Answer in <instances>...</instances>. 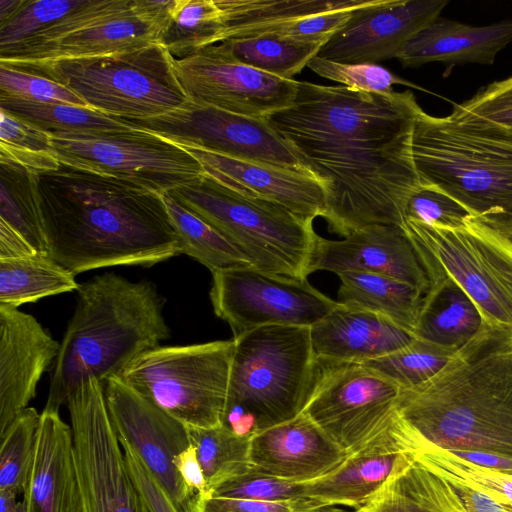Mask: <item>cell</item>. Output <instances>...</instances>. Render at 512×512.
<instances>
[{"mask_svg": "<svg viewBox=\"0 0 512 512\" xmlns=\"http://www.w3.org/2000/svg\"><path fill=\"white\" fill-rule=\"evenodd\" d=\"M422 108L409 91L367 92L298 81L293 102L266 120L325 193L323 218L345 237L405 223L421 187L412 157Z\"/></svg>", "mask_w": 512, "mask_h": 512, "instance_id": "1", "label": "cell"}, {"mask_svg": "<svg viewBox=\"0 0 512 512\" xmlns=\"http://www.w3.org/2000/svg\"><path fill=\"white\" fill-rule=\"evenodd\" d=\"M36 194L47 255L74 275L180 254L160 193L60 162L36 175Z\"/></svg>", "mask_w": 512, "mask_h": 512, "instance_id": "2", "label": "cell"}, {"mask_svg": "<svg viewBox=\"0 0 512 512\" xmlns=\"http://www.w3.org/2000/svg\"><path fill=\"white\" fill-rule=\"evenodd\" d=\"M398 411L434 446L512 459V328L485 323Z\"/></svg>", "mask_w": 512, "mask_h": 512, "instance_id": "3", "label": "cell"}, {"mask_svg": "<svg viewBox=\"0 0 512 512\" xmlns=\"http://www.w3.org/2000/svg\"><path fill=\"white\" fill-rule=\"evenodd\" d=\"M74 313L54 361L43 410L59 412L91 378L104 382L170 337L154 283L105 272L79 284Z\"/></svg>", "mask_w": 512, "mask_h": 512, "instance_id": "4", "label": "cell"}, {"mask_svg": "<svg viewBox=\"0 0 512 512\" xmlns=\"http://www.w3.org/2000/svg\"><path fill=\"white\" fill-rule=\"evenodd\" d=\"M412 157L421 185L435 187L471 216L512 239V127L453 109L418 112Z\"/></svg>", "mask_w": 512, "mask_h": 512, "instance_id": "5", "label": "cell"}, {"mask_svg": "<svg viewBox=\"0 0 512 512\" xmlns=\"http://www.w3.org/2000/svg\"><path fill=\"white\" fill-rule=\"evenodd\" d=\"M167 193L239 248L254 268L294 277L310 274L319 238L313 221L235 191L206 172Z\"/></svg>", "mask_w": 512, "mask_h": 512, "instance_id": "6", "label": "cell"}, {"mask_svg": "<svg viewBox=\"0 0 512 512\" xmlns=\"http://www.w3.org/2000/svg\"><path fill=\"white\" fill-rule=\"evenodd\" d=\"M319 373L304 409L349 456L418 454L424 439L398 411L402 389L360 363L318 359Z\"/></svg>", "mask_w": 512, "mask_h": 512, "instance_id": "7", "label": "cell"}, {"mask_svg": "<svg viewBox=\"0 0 512 512\" xmlns=\"http://www.w3.org/2000/svg\"><path fill=\"white\" fill-rule=\"evenodd\" d=\"M173 61L167 49L155 42L108 56L6 66L63 85L90 109L139 120L170 112L188 100Z\"/></svg>", "mask_w": 512, "mask_h": 512, "instance_id": "8", "label": "cell"}, {"mask_svg": "<svg viewBox=\"0 0 512 512\" xmlns=\"http://www.w3.org/2000/svg\"><path fill=\"white\" fill-rule=\"evenodd\" d=\"M233 339L226 409L251 414L255 432L301 414L319 373L310 327L263 326Z\"/></svg>", "mask_w": 512, "mask_h": 512, "instance_id": "9", "label": "cell"}, {"mask_svg": "<svg viewBox=\"0 0 512 512\" xmlns=\"http://www.w3.org/2000/svg\"><path fill=\"white\" fill-rule=\"evenodd\" d=\"M234 339L158 346L118 375L128 386L189 427L224 424Z\"/></svg>", "mask_w": 512, "mask_h": 512, "instance_id": "10", "label": "cell"}, {"mask_svg": "<svg viewBox=\"0 0 512 512\" xmlns=\"http://www.w3.org/2000/svg\"><path fill=\"white\" fill-rule=\"evenodd\" d=\"M405 230L424 262L452 278L486 323L512 328V239L470 218L458 228L406 220Z\"/></svg>", "mask_w": 512, "mask_h": 512, "instance_id": "11", "label": "cell"}, {"mask_svg": "<svg viewBox=\"0 0 512 512\" xmlns=\"http://www.w3.org/2000/svg\"><path fill=\"white\" fill-rule=\"evenodd\" d=\"M59 162L123 179L160 194L188 185L205 174L183 146L149 131L95 136L50 135Z\"/></svg>", "mask_w": 512, "mask_h": 512, "instance_id": "12", "label": "cell"}, {"mask_svg": "<svg viewBox=\"0 0 512 512\" xmlns=\"http://www.w3.org/2000/svg\"><path fill=\"white\" fill-rule=\"evenodd\" d=\"M84 512H152L111 423L104 384L91 378L67 399Z\"/></svg>", "mask_w": 512, "mask_h": 512, "instance_id": "13", "label": "cell"}, {"mask_svg": "<svg viewBox=\"0 0 512 512\" xmlns=\"http://www.w3.org/2000/svg\"><path fill=\"white\" fill-rule=\"evenodd\" d=\"M212 276L214 312L229 324L233 338L263 326L311 327L339 305L305 277L253 266L216 270Z\"/></svg>", "mask_w": 512, "mask_h": 512, "instance_id": "14", "label": "cell"}, {"mask_svg": "<svg viewBox=\"0 0 512 512\" xmlns=\"http://www.w3.org/2000/svg\"><path fill=\"white\" fill-rule=\"evenodd\" d=\"M127 121L181 146L307 173L266 119L188 99L170 112Z\"/></svg>", "mask_w": 512, "mask_h": 512, "instance_id": "15", "label": "cell"}, {"mask_svg": "<svg viewBox=\"0 0 512 512\" xmlns=\"http://www.w3.org/2000/svg\"><path fill=\"white\" fill-rule=\"evenodd\" d=\"M176 77L189 100L259 119L288 107L298 81L238 61L221 43L174 58Z\"/></svg>", "mask_w": 512, "mask_h": 512, "instance_id": "16", "label": "cell"}, {"mask_svg": "<svg viewBox=\"0 0 512 512\" xmlns=\"http://www.w3.org/2000/svg\"><path fill=\"white\" fill-rule=\"evenodd\" d=\"M104 393L119 442L136 452L180 512H192L194 495L174 465L175 457L191 445L188 427L118 376L104 382Z\"/></svg>", "mask_w": 512, "mask_h": 512, "instance_id": "17", "label": "cell"}, {"mask_svg": "<svg viewBox=\"0 0 512 512\" xmlns=\"http://www.w3.org/2000/svg\"><path fill=\"white\" fill-rule=\"evenodd\" d=\"M371 1L216 0L221 18L214 44L257 36L326 44L353 11Z\"/></svg>", "mask_w": 512, "mask_h": 512, "instance_id": "18", "label": "cell"}, {"mask_svg": "<svg viewBox=\"0 0 512 512\" xmlns=\"http://www.w3.org/2000/svg\"><path fill=\"white\" fill-rule=\"evenodd\" d=\"M447 4V0H372L353 11L317 56L366 64L396 58L414 34L440 17Z\"/></svg>", "mask_w": 512, "mask_h": 512, "instance_id": "19", "label": "cell"}, {"mask_svg": "<svg viewBox=\"0 0 512 512\" xmlns=\"http://www.w3.org/2000/svg\"><path fill=\"white\" fill-rule=\"evenodd\" d=\"M364 271L408 283L423 293L430 286L419 251L403 226L369 225L350 232L341 240L319 236L310 273Z\"/></svg>", "mask_w": 512, "mask_h": 512, "instance_id": "20", "label": "cell"}, {"mask_svg": "<svg viewBox=\"0 0 512 512\" xmlns=\"http://www.w3.org/2000/svg\"><path fill=\"white\" fill-rule=\"evenodd\" d=\"M60 342L31 314L0 305V435L35 397Z\"/></svg>", "mask_w": 512, "mask_h": 512, "instance_id": "21", "label": "cell"}, {"mask_svg": "<svg viewBox=\"0 0 512 512\" xmlns=\"http://www.w3.org/2000/svg\"><path fill=\"white\" fill-rule=\"evenodd\" d=\"M348 457V453L304 412L253 433L250 441V465L291 482L319 479Z\"/></svg>", "mask_w": 512, "mask_h": 512, "instance_id": "22", "label": "cell"}, {"mask_svg": "<svg viewBox=\"0 0 512 512\" xmlns=\"http://www.w3.org/2000/svg\"><path fill=\"white\" fill-rule=\"evenodd\" d=\"M183 147L209 176L235 191L275 202L307 220L324 216V189L308 173Z\"/></svg>", "mask_w": 512, "mask_h": 512, "instance_id": "23", "label": "cell"}, {"mask_svg": "<svg viewBox=\"0 0 512 512\" xmlns=\"http://www.w3.org/2000/svg\"><path fill=\"white\" fill-rule=\"evenodd\" d=\"M25 512H84L71 426L43 410L33 467L24 492Z\"/></svg>", "mask_w": 512, "mask_h": 512, "instance_id": "24", "label": "cell"}, {"mask_svg": "<svg viewBox=\"0 0 512 512\" xmlns=\"http://www.w3.org/2000/svg\"><path fill=\"white\" fill-rule=\"evenodd\" d=\"M318 359L363 363L410 345L413 332L377 313L339 305L310 327Z\"/></svg>", "mask_w": 512, "mask_h": 512, "instance_id": "25", "label": "cell"}, {"mask_svg": "<svg viewBox=\"0 0 512 512\" xmlns=\"http://www.w3.org/2000/svg\"><path fill=\"white\" fill-rule=\"evenodd\" d=\"M511 41L512 20L473 26L438 17L414 34L396 58L404 67L430 62L490 65Z\"/></svg>", "mask_w": 512, "mask_h": 512, "instance_id": "26", "label": "cell"}, {"mask_svg": "<svg viewBox=\"0 0 512 512\" xmlns=\"http://www.w3.org/2000/svg\"><path fill=\"white\" fill-rule=\"evenodd\" d=\"M430 286L414 330L417 339L457 352L484 327L485 320L464 290L440 268L423 262Z\"/></svg>", "mask_w": 512, "mask_h": 512, "instance_id": "27", "label": "cell"}, {"mask_svg": "<svg viewBox=\"0 0 512 512\" xmlns=\"http://www.w3.org/2000/svg\"><path fill=\"white\" fill-rule=\"evenodd\" d=\"M416 459L453 487L466 512H512V472L475 464L427 441Z\"/></svg>", "mask_w": 512, "mask_h": 512, "instance_id": "28", "label": "cell"}, {"mask_svg": "<svg viewBox=\"0 0 512 512\" xmlns=\"http://www.w3.org/2000/svg\"><path fill=\"white\" fill-rule=\"evenodd\" d=\"M414 453L357 454L331 473L304 483L305 496L351 510L361 508L394 474L416 457Z\"/></svg>", "mask_w": 512, "mask_h": 512, "instance_id": "29", "label": "cell"}, {"mask_svg": "<svg viewBox=\"0 0 512 512\" xmlns=\"http://www.w3.org/2000/svg\"><path fill=\"white\" fill-rule=\"evenodd\" d=\"M353 512H466L453 487L415 459Z\"/></svg>", "mask_w": 512, "mask_h": 512, "instance_id": "30", "label": "cell"}, {"mask_svg": "<svg viewBox=\"0 0 512 512\" xmlns=\"http://www.w3.org/2000/svg\"><path fill=\"white\" fill-rule=\"evenodd\" d=\"M160 35V27L134 0L131 13L79 31L35 59L19 63L108 56L159 42Z\"/></svg>", "mask_w": 512, "mask_h": 512, "instance_id": "31", "label": "cell"}, {"mask_svg": "<svg viewBox=\"0 0 512 512\" xmlns=\"http://www.w3.org/2000/svg\"><path fill=\"white\" fill-rule=\"evenodd\" d=\"M337 275L340 304L377 313L414 332L425 295L421 290L377 273L344 271Z\"/></svg>", "mask_w": 512, "mask_h": 512, "instance_id": "32", "label": "cell"}, {"mask_svg": "<svg viewBox=\"0 0 512 512\" xmlns=\"http://www.w3.org/2000/svg\"><path fill=\"white\" fill-rule=\"evenodd\" d=\"M0 110L49 135L95 136L137 128L127 120L69 104L38 103L0 96Z\"/></svg>", "mask_w": 512, "mask_h": 512, "instance_id": "33", "label": "cell"}, {"mask_svg": "<svg viewBox=\"0 0 512 512\" xmlns=\"http://www.w3.org/2000/svg\"><path fill=\"white\" fill-rule=\"evenodd\" d=\"M78 288L75 275L47 254L0 260V305L17 308Z\"/></svg>", "mask_w": 512, "mask_h": 512, "instance_id": "34", "label": "cell"}, {"mask_svg": "<svg viewBox=\"0 0 512 512\" xmlns=\"http://www.w3.org/2000/svg\"><path fill=\"white\" fill-rule=\"evenodd\" d=\"M134 0H85L65 17L26 41L0 52V64L10 65L35 59L69 36L131 13Z\"/></svg>", "mask_w": 512, "mask_h": 512, "instance_id": "35", "label": "cell"}, {"mask_svg": "<svg viewBox=\"0 0 512 512\" xmlns=\"http://www.w3.org/2000/svg\"><path fill=\"white\" fill-rule=\"evenodd\" d=\"M163 200L175 226L180 254L197 260L211 272L238 266H252L248 257L213 227L187 210L169 193Z\"/></svg>", "mask_w": 512, "mask_h": 512, "instance_id": "36", "label": "cell"}, {"mask_svg": "<svg viewBox=\"0 0 512 512\" xmlns=\"http://www.w3.org/2000/svg\"><path fill=\"white\" fill-rule=\"evenodd\" d=\"M221 44L241 63L283 79H293L325 45L276 36L227 40Z\"/></svg>", "mask_w": 512, "mask_h": 512, "instance_id": "37", "label": "cell"}, {"mask_svg": "<svg viewBox=\"0 0 512 512\" xmlns=\"http://www.w3.org/2000/svg\"><path fill=\"white\" fill-rule=\"evenodd\" d=\"M36 175L20 166L1 163L0 220L22 235L38 253L47 254Z\"/></svg>", "mask_w": 512, "mask_h": 512, "instance_id": "38", "label": "cell"}, {"mask_svg": "<svg viewBox=\"0 0 512 512\" xmlns=\"http://www.w3.org/2000/svg\"><path fill=\"white\" fill-rule=\"evenodd\" d=\"M188 427L209 490L250 468L251 436L236 434L228 425Z\"/></svg>", "mask_w": 512, "mask_h": 512, "instance_id": "39", "label": "cell"}, {"mask_svg": "<svg viewBox=\"0 0 512 512\" xmlns=\"http://www.w3.org/2000/svg\"><path fill=\"white\" fill-rule=\"evenodd\" d=\"M221 11L216 0H174L159 43L174 58L214 44Z\"/></svg>", "mask_w": 512, "mask_h": 512, "instance_id": "40", "label": "cell"}, {"mask_svg": "<svg viewBox=\"0 0 512 512\" xmlns=\"http://www.w3.org/2000/svg\"><path fill=\"white\" fill-rule=\"evenodd\" d=\"M41 414L27 407L0 435V491L23 495L29 483Z\"/></svg>", "mask_w": 512, "mask_h": 512, "instance_id": "41", "label": "cell"}, {"mask_svg": "<svg viewBox=\"0 0 512 512\" xmlns=\"http://www.w3.org/2000/svg\"><path fill=\"white\" fill-rule=\"evenodd\" d=\"M455 353L416 338L405 348L360 364L409 390L433 378Z\"/></svg>", "mask_w": 512, "mask_h": 512, "instance_id": "42", "label": "cell"}, {"mask_svg": "<svg viewBox=\"0 0 512 512\" xmlns=\"http://www.w3.org/2000/svg\"><path fill=\"white\" fill-rule=\"evenodd\" d=\"M0 163L17 165L36 174L60 164L48 133L3 110H0Z\"/></svg>", "mask_w": 512, "mask_h": 512, "instance_id": "43", "label": "cell"}, {"mask_svg": "<svg viewBox=\"0 0 512 512\" xmlns=\"http://www.w3.org/2000/svg\"><path fill=\"white\" fill-rule=\"evenodd\" d=\"M85 0H24L4 23L0 24V52L10 49L68 15Z\"/></svg>", "mask_w": 512, "mask_h": 512, "instance_id": "44", "label": "cell"}, {"mask_svg": "<svg viewBox=\"0 0 512 512\" xmlns=\"http://www.w3.org/2000/svg\"><path fill=\"white\" fill-rule=\"evenodd\" d=\"M307 66L323 78L358 91L389 92L396 84L413 86L378 64L343 63L315 56Z\"/></svg>", "mask_w": 512, "mask_h": 512, "instance_id": "45", "label": "cell"}, {"mask_svg": "<svg viewBox=\"0 0 512 512\" xmlns=\"http://www.w3.org/2000/svg\"><path fill=\"white\" fill-rule=\"evenodd\" d=\"M206 493L259 501L308 498L305 496L304 483L283 480L256 470L252 466L247 471L226 480Z\"/></svg>", "mask_w": 512, "mask_h": 512, "instance_id": "46", "label": "cell"}, {"mask_svg": "<svg viewBox=\"0 0 512 512\" xmlns=\"http://www.w3.org/2000/svg\"><path fill=\"white\" fill-rule=\"evenodd\" d=\"M0 96L89 108L80 97L63 85L2 64H0Z\"/></svg>", "mask_w": 512, "mask_h": 512, "instance_id": "47", "label": "cell"}, {"mask_svg": "<svg viewBox=\"0 0 512 512\" xmlns=\"http://www.w3.org/2000/svg\"><path fill=\"white\" fill-rule=\"evenodd\" d=\"M470 218L471 214L460 203L431 186L421 185L410 195L405 207V221L429 226L458 228Z\"/></svg>", "mask_w": 512, "mask_h": 512, "instance_id": "48", "label": "cell"}, {"mask_svg": "<svg viewBox=\"0 0 512 512\" xmlns=\"http://www.w3.org/2000/svg\"><path fill=\"white\" fill-rule=\"evenodd\" d=\"M192 512H353V510L328 505L312 498L259 501L204 493L194 496Z\"/></svg>", "mask_w": 512, "mask_h": 512, "instance_id": "49", "label": "cell"}, {"mask_svg": "<svg viewBox=\"0 0 512 512\" xmlns=\"http://www.w3.org/2000/svg\"><path fill=\"white\" fill-rule=\"evenodd\" d=\"M454 109L490 122L512 127V76L492 82Z\"/></svg>", "mask_w": 512, "mask_h": 512, "instance_id": "50", "label": "cell"}, {"mask_svg": "<svg viewBox=\"0 0 512 512\" xmlns=\"http://www.w3.org/2000/svg\"><path fill=\"white\" fill-rule=\"evenodd\" d=\"M128 471L152 512H180L170 496L148 471L136 452L120 442Z\"/></svg>", "mask_w": 512, "mask_h": 512, "instance_id": "51", "label": "cell"}, {"mask_svg": "<svg viewBox=\"0 0 512 512\" xmlns=\"http://www.w3.org/2000/svg\"><path fill=\"white\" fill-rule=\"evenodd\" d=\"M174 465L183 483L194 496L207 492L205 476L197 457L196 448L192 444L175 457Z\"/></svg>", "mask_w": 512, "mask_h": 512, "instance_id": "52", "label": "cell"}, {"mask_svg": "<svg viewBox=\"0 0 512 512\" xmlns=\"http://www.w3.org/2000/svg\"><path fill=\"white\" fill-rule=\"evenodd\" d=\"M37 253L22 235L0 220V260L23 258Z\"/></svg>", "mask_w": 512, "mask_h": 512, "instance_id": "53", "label": "cell"}, {"mask_svg": "<svg viewBox=\"0 0 512 512\" xmlns=\"http://www.w3.org/2000/svg\"><path fill=\"white\" fill-rule=\"evenodd\" d=\"M0 512H25L23 500L7 491H0Z\"/></svg>", "mask_w": 512, "mask_h": 512, "instance_id": "54", "label": "cell"}, {"mask_svg": "<svg viewBox=\"0 0 512 512\" xmlns=\"http://www.w3.org/2000/svg\"><path fill=\"white\" fill-rule=\"evenodd\" d=\"M23 2L24 0H0V24L13 16Z\"/></svg>", "mask_w": 512, "mask_h": 512, "instance_id": "55", "label": "cell"}]
</instances>
